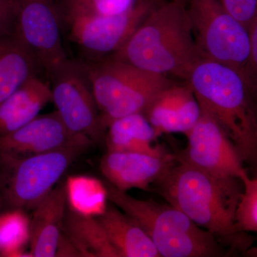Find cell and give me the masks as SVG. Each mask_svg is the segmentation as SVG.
<instances>
[{"label":"cell","instance_id":"6da1fadb","mask_svg":"<svg viewBox=\"0 0 257 257\" xmlns=\"http://www.w3.org/2000/svg\"><path fill=\"white\" fill-rule=\"evenodd\" d=\"M153 187L229 252L245 254L251 247V239L240 229L236 218L242 181L213 175L177 158Z\"/></svg>","mask_w":257,"mask_h":257},{"label":"cell","instance_id":"7a4b0ae2","mask_svg":"<svg viewBox=\"0 0 257 257\" xmlns=\"http://www.w3.org/2000/svg\"><path fill=\"white\" fill-rule=\"evenodd\" d=\"M109 58L187 82L205 57L194 38L186 5L159 0L124 46Z\"/></svg>","mask_w":257,"mask_h":257},{"label":"cell","instance_id":"3957f363","mask_svg":"<svg viewBox=\"0 0 257 257\" xmlns=\"http://www.w3.org/2000/svg\"><path fill=\"white\" fill-rule=\"evenodd\" d=\"M187 82L202 109L230 140L248 171L257 175V101L244 77L229 66L204 59Z\"/></svg>","mask_w":257,"mask_h":257},{"label":"cell","instance_id":"277c9868","mask_svg":"<svg viewBox=\"0 0 257 257\" xmlns=\"http://www.w3.org/2000/svg\"><path fill=\"white\" fill-rule=\"evenodd\" d=\"M104 182L108 201L143 227L161 257H220L229 254L212 235L169 203L136 199L107 181Z\"/></svg>","mask_w":257,"mask_h":257},{"label":"cell","instance_id":"5b68a950","mask_svg":"<svg viewBox=\"0 0 257 257\" xmlns=\"http://www.w3.org/2000/svg\"><path fill=\"white\" fill-rule=\"evenodd\" d=\"M100 113L104 128L114 119L143 113L157 94L176 82L114 59L79 60Z\"/></svg>","mask_w":257,"mask_h":257},{"label":"cell","instance_id":"8992f818","mask_svg":"<svg viewBox=\"0 0 257 257\" xmlns=\"http://www.w3.org/2000/svg\"><path fill=\"white\" fill-rule=\"evenodd\" d=\"M94 145L89 139L59 150L30 155H0L3 211L35 209L55 188L74 161Z\"/></svg>","mask_w":257,"mask_h":257},{"label":"cell","instance_id":"52a82bcc","mask_svg":"<svg viewBox=\"0 0 257 257\" xmlns=\"http://www.w3.org/2000/svg\"><path fill=\"white\" fill-rule=\"evenodd\" d=\"M193 34L206 59L236 69L246 79L250 54L248 29L218 0H187Z\"/></svg>","mask_w":257,"mask_h":257},{"label":"cell","instance_id":"ba28073f","mask_svg":"<svg viewBox=\"0 0 257 257\" xmlns=\"http://www.w3.org/2000/svg\"><path fill=\"white\" fill-rule=\"evenodd\" d=\"M48 82L56 111L67 127L94 145L104 140L106 131L81 62L69 58L51 74Z\"/></svg>","mask_w":257,"mask_h":257},{"label":"cell","instance_id":"9c48e42d","mask_svg":"<svg viewBox=\"0 0 257 257\" xmlns=\"http://www.w3.org/2000/svg\"><path fill=\"white\" fill-rule=\"evenodd\" d=\"M159 0H137L121 14L81 17L62 22V31L87 55L96 60L114 55L124 46Z\"/></svg>","mask_w":257,"mask_h":257},{"label":"cell","instance_id":"30bf717a","mask_svg":"<svg viewBox=\"0 0 257 257\" xmlns=\"http://www.w3.org/2000/svg\"><path fill=\"white\" fill-rule=\"evenodd\" d=\"M18 3L17 36L32 51L42 74L48 81L51 74L69 59L55 0H18Z\"/></svg>","mask_w":257,"mask_h":257},{"label":"cell","instance_id":"8fae6325","mask_svg":"<svg viewBox=\"0 0 257 257\" xmlns=\"http://www.w3.org/2000/svg\"><path fill=\"white\" fill-rule=\"evenodd\" d=\"M185 136L187 146L177 154L179 160L213 175L239 179L243 183L251 177L234 143L204 109Z\"/></svg>","mask_w":257,"mask_h":257},{"label":"cell","instance_id":"7c38bea8","mask_svg":"<svg viewBox=\"0 0 257 257\" xmlns=\"http://www.w3.org/2000/svg\"><path fill=\"white\" fill-rule=\"evenodd\" d=\"M177 161V154L153 155L133 152L107 151L100 170L108 182L120 190H150Z\"/></svg>","mask_w":257,"mask_h":257},{"label":"cell","instance_id":"4fadbf2b","mask_svg":"<svg viewBox=\"0 0 257 257\" xmlns=\"http://www.w3.org/2000/svg\"><path fill=\"white\" fill-rule=\"evenodd\" d=\"M71 132L57 111L39 115L28 124L0 136V155L30 156L59 150L85 140Z\"/></svg>","mask_w":257,"mask_h":257},{"label":"cell","instance_id":"5bb4252c","mask_svg":"<svg viewBox=\"0 0 257 257\" xmlns=\"http://www.w3.org/2000/svg\"><path fill=\"white\" fill-rule=\"evenodd\" d=\"M202 113L190 84L176 82L157 94L144 114L160 138L168 134L187 135Z\"/></svg>","mask_w":257,"mask_h":257},{"label":"cell","instance_id":"9a60e30c","mask_svg":"<svg viewBox=\"0 0 257 257\" xmlns=\"http://www.w3.org/2000/svg\"><path fill=\"white\" fill-rule=\"evenodd\" d=\"M67 205L65 182H60L34 209L29 251L32 257L55 256Z\"/></svg>","mask_w":257,"mask_h":257},{"label":"cell","instance_id":"2e32d148","mask_svg":"<svg viewBox=\"0 0 257 257\" xmlns=\"http://www.w3.org/2000/svg\"><path fill=\"white\" fill-rule=\"evenodd\" d=\"M50 101V82L40 75L32 77L0 104V136L28 124Z\"/></svg>","mask_w":257,"mask_h":257},{"label":"cell","instance_id":"e0dca14e","mask_svg":"<svg viewBox=\"0 0 257 257\" xmlns=\"http://www.w3.org/2000/svg\"><path fill=\"white\" fill-rule=\"evenodd\" d=\"M96 218L120 257H161L143 227L112 203Z\"/></svg>","mask_w":257,"mask_h":257},{"label":"cell","instance_id":"ac0fdd59","mask_svg":"<svg viewBox=\"0 0 257 257\" xmlns=\"http://www.w3.org/2000/svg\"><path fill=\"white\" fill-rule=\"evenodd\" d=\"M160 137L143 113H135L111 121L106 130L107 151L133 152L153 155L168 154L158 143Z\"/></svg>","mask_w":257,"mask_h":257},{"label":"cell","instance_id":"d6986e66","mask_svg":"<svg viewBox=\"0 0 257 257\" xmlns=\"http://www.w3.org/2000/svg\"><path fill=\"white\" fill-rule=\"evenodd\" d=\"M36 75L41 70L23 40L17 35L0 37V104Z\"/></svg>","mask_w":257,"mask_h":257},{"label":"cell","instance_id":"ffe728a7","mask_svg":"<svg viewBox=\"0 0 257 257\" xmlns=\"http://www.w3.org/2000/svg\"><path fill=\"white\" fill-rule=\"evenodd\" d=\"M62 231L74 243L81 256L120 257L95 217L81 215L69 209Z\"/></svg>","mask_w":257,"mask_h":257},{"label":"cell","instance_id":"44dd1931","mask_svg":"<svg viewBox=\"0 0 257 257\" xmlns=\"http://www.w3.org/2000/svg\"><path fill=\"white\" fill-rule=\"evenodd\" d=\"M69 209L86 216L98 217L108 204L104 182L88 176H71L65 182Z\"/></svg>","mask_w":257,"mask_h":257},{"label":"cell","instance_id":"7402d4cb","mask_svg":"<svg viewBox=\"0 0 257 257\" xmlns=\"http://www.w3.org/2000/svg\"><path fill=\"white\" fill-rule=\"evenodd\" d=\"M30 221L23 209L0 212V256H31L25 252L30 245Z\"/></svg>","mask_w":257,"mask_h":257},{"label":"cell","instance_id":"603a6c76","mask_svg":"<svg viewBox=\"0 0 257 257\" xmlns=\"http://www.w3.org/2000/svg\"><path fill=\"white\" fill-rule=\"evenodd\" d=\"M137 0H55L61 23L81 17L109 16L121 14Z\"/></svg>","mask_w":257,"mask_h":257},{"label":"cell","instance_id":"cb8c5ba5","mask_svg":"<svg viewBox=\"0 0 257 257\" xmlns=\"http://www.w3.org/2000/svg\"><path fill=\"white\" fill-rule=\"evenodd\" d=\"M243 190L237 209V223L246 233H257V175L243 182Z\"/></svg>","mask_w":257,"mask_h":257},{"label":"cell","instance_id":"d4e9b609","mask_svg":"<svg viewBox=\"0 0 257 257\" xmlns=\"http://www.w3.org/2000/svg\"><path fill=\"white\" fill-rule=\"evenodd\" d=\"M240 23L248 29L257 16V0H218Z\"/></svg>","mask_w":257,"mask_h":257},{"label":"cell","instance_id":"484cf974","mask_svg":"<svg viewBox=\"0 0 257 257\" xmlns=\"http://www.w3.org/2000/svg\"><path fill=\"white\" fill-rule=\"evenodd\" d=\"M19 13L18 0H0V37L17 35Z\"/></svg>","mask_w":257,"mask_h":257},{"label":"cell","instance_id":"4316f807","mask_svg":"<svg viewBox=\"0 0 257 257\" xmlns=\"http://www.w3.org/2000/svg\"><path fill=\"white\" fill-rule=\"evenodd\" d=\"M250 40V54L246 80L253 96L257 101V16L248 28Z\"/></svg>","mask_w":257,"mask_h":257},{"label":"cell","instance_id":"83f0119b","mask_svg":"<svg viewBox=\"0 0 257 257\" xmlns=\"http://www.w3.org/2000/svg\"><path fill=\"white\" fill-rule=\"evenodd\" d=\"M55 256H81L77 248L63 231L59 239Z\"/></svg>","mask_w":257,"mask_h":257},{"label":"cell","instance_id":"f1b7e54d","mask_svg":"<svg viewBox=\"0 0 257 257\" xmlns=\"http://www.w3.org/2000/svg\"><path fill=\"white\" fill-rule=\"evenodd\" d=\"M246 256L251 257H257V246H251L245 253Z\"/></svg>","mask_w":257,"mask_h":257},{"label":"cell","instance_id":"f546056e","mask_svg":"<svg viewBox=\"0 0 257 257\" xmlns=\"http://www.w3.org/2000/svg\"><path fill=\"white\" fill-rule=\"evenodd\" d=\"M171 1L178 2V3H183V4L187 5V0H171Z\"/></svg>","mask_w":257,"mask_h":257},{"label":"cell","instance_id":"4dcf8cb0","mask_svg":"<svg viewBox=\"0 0 257 257\" xmlns=\"http://www.w3.org/2000/svg\"><path fill=\"white\" fill-rule=\"evenodd\" d=\"M3 211V203H2L1 197H0V212Z\"/></svg>","mask_w":257,"mask_h":257}]
</instances>
